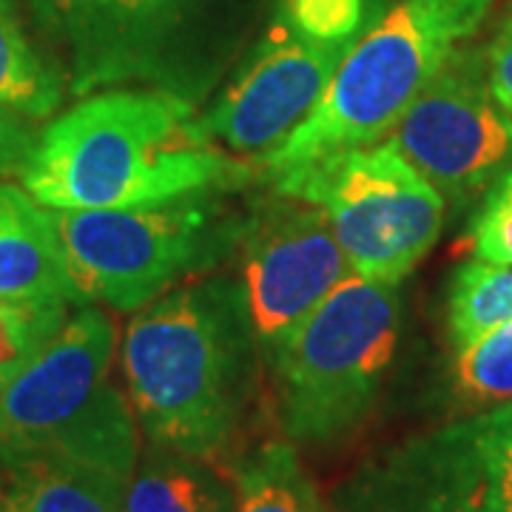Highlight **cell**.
I'll list each match as a JSON object with an SVG mask.
<instances>
[{"mask_svg":"<svg viewBox=\"0 0 512 512\" xmlns=\"http://www.w3.org/2000/svg\"><path fill=\"white\" fill-rule=\"evenodd\" d=\"M251 168L202 131L197 106L160 89H106L37 134L23 188L52 211L143 208L234 191Z\"/></svg>","mask_w":512,"mask_h":512,"instance_id":"cell-1","label":"cell"},{"mask_svg":"<svg viewBox=\"0 0 512 512\" xmlns=\"http://www.w3.org/2000/svg\"><path fill=\"white\" fill-rule=\"evenodd\" d=\"M259 353L234 276L180 285L140 308L123 339V379L148 444L220 461L254 402Z\"/></svg>","mask_w":512,"mask_h":512,"instance_id":"cell-2","label":"cell"},{"mask_svg":"<svg viewBox=\"0 0 512 512\" xmlns=\"http://www.w3.org/2000/svg\"><path fill=\"white\" fill-rule=\"evenodd\" d=\"M282 0H29L74 97L143 83L194 106L242 63Z\"/></svg>","mask_w":512,"mask_h":512,"instance_id":"cell-3","label":"cell"},{"mask_svg":"<svg viewBox=\"0 0 512 512\" xmlns=\"http://www.w3.org/2000/svg\"><path fill=\"white\" fill-rule=\"evenodd\" d=\"M493 6L495 0H396L353 43L302 126L259 168L276 180L336 151L384 140Z\"/></svg>","mask_w":512,"mask_h":512,"instance_id":"cell-4","label":"cell"},{"mask_svg":"<svg viewBox=\"0 0 512 512\" xmlns=\"http://www.w3.org/2000/svg\"><path fill=\"white\" fill-rule=\"evenodd\" d=\"M114 345L109 316L80 305L0 390V461L60 458L128 481L140 458V424L111 382Z\"/></svg>","mask_w":512,"mask_h":512,"instance_id":"cell-5","label":"cell"},{"mask_svg":"<svg viewBox=\"0 0 512 512\" xmlns=\"http://www.w3.org/2000/svg\"><path fill=\"white\" fill-rule=\"evenodd\" d=\"M393 282L348 274L265 356L291 444L345 439L379 402L402 333Z\"/></svg>","mask_w":512,"mask_h":512,"instance_id":"cell-6","label":"cell"},{"mask_svg":"<svg viewBox=\"0 0 512 512\" xmlns=\"http://www.w3.org/2000/svg\"><path fill=\"white\" fill-rule=\"evenodd\" d=\"M231 191H200L143 208L52 211L80 305L140 311L239 251L248 214Z\"/></svg>","mask_w":512,"mask_h":512,"instance_id":"cell-7","label":"cell"},{"mask_svg":"<svg viewBox=\"0 0 512 512\" xmlns=\"http://www.w3.org/2000/svg\"><path fill=\"white\" fill-rule=\"evenodd\" d=\"M325 211L353 274L399 285L436 245L447 202L390 140L345 148L274 180Z\"/></svg>","mask_w":512,"mask_h":512,"instance_id":"cell-8","label":"cell"},{"mask_svg":"<svg viewBox=\"0 0 512 512\" xmlns=\"http://www.w3.org/2000/svg\"><path fill=\"white\" fill-rule=\"evenodd\" d=\"M333 512H512V404L376 450L336 487Z\"/></svg>","mask_w":512,"mask_h":512,"instance_id":"cell-9","label":"cell"},{"mask_svg":"<svg viewBox=\"0 0 512 512\" xmlns=\"http://www.w3.org/2000/svg\"><path fill=\"white\" fill-rule=\"evenodd\" d=\"M433 185L461 205L512 163V114L495 100L487 49L464 43L384 137Z\"/></svg>","mask_w":512,"mask_h":512,"instance_id":"cell-10","label":"cell"},{"mask_svg":"<svg viewBox=\"0 0 512 512\" xmlns=\"http://www.w3.org/2000/svg\"><path fill=\"white\" fill-rule=\"evenodd\" d=\"M239 282L262 356L353 274L322 208L274 191L248 214Z\"/></svg>","mask_w":512,"mask_h":512,"instance_id":"cell-11","label":"cell"},{"mask_svg":"<svg viewBox=\"0 0 512 512\" xmlns=\"http://www.w3.org/2000/svg\"><path fill=\"white\" fill-rule=\"evenodd\" d=\"M348 52V46L299 35L274 15L225 92L200 117L202 131L231 154L262 160L302 126Z\"/></svg>","mask_w":512,"mask_h":512,"instance_id":"cell-12","label":"cell"},{"mask_svg":"<svg viewBox=\"0 0 512 512\" xmlns=\"http://www.w3.org/2000/svg\"><path fill=\"white\" fill-rule=\"evenodd\" d=\"M0 299L80 305L52 211L12 183H0Z\"/></svg>","mask_w":512,"mask_h":512,"instance_id":"cell-13","label":"cell"},{"mask_svg":"<svg viewBox=\"0 0 512 512\" xmlns=\"http://www.w3.org/2000/svg\"><path fill=\"white\" fill-rule=\"evenodd\" d=\"M126 478L60 461H0V512H123Z\"/></svg>","mask_w":512,"mask_h":512,"instance_id":"cell-14","label":"cell"},{"mask_svg":"<svg viewBox=\"0 0 512 512\" xmlns=\"http://www.w3.org/2000/svg\"><path fill=\"white\" fill-rule=\"evenodd\" d=\"M231 478L211 461L148 444L128 476L123 512H234Z\"/></svg>","mask_w":512,"mask_h":512,"instance_id":"cell-15","label":"cell"},{"mask_svg":"<svg viewBox=\"0 0 512 512\" xmlns=\"http://www.w3.org/2000/svg\"><path fill=\"white\" fill-rule=\"evenodd\" d=\"M66 72L43 55L15 0H0V106L43 120L63 103Z\"/></svg>","mask_w":512,"mask_h":512,"instance_id":"cell-16","label":"cell"},{"mask_svg":"<svg viewBox=\"0 0 512 512\" xmlns=\"http://www.w3.org/2000/svg\"><path fill=\"white\" fill-rule=\"evenodd\" d=\"M234 512H333L291 441H265L231 467Z\"/></svg>","mask_w":512,"mask_h":512,"instance_id":"cell-17","label":"cell"},{"mask_svg":"<svg viewBox=\"0 0 512 512\" xmlns=\"http://www.w3.org/2000/svg\"><path fill=\"white\" fill-rule=\"evenodd\" d=\"M512 322V265L473 259L461 265L447 296V336L456 350Z\"/></svg>","mask_w":512,"mask_h":512,"instance_id":"cell-18","label":"cell"},{"mask_svg":"<svg viewBox=\"0 0 512 512\" xmlns=\"http://www.w3.org/2000/svg\"><path fill=\"white\" fill-rule=\"evenodd\" d=\"M447 376V402L458 416L512 404V322L456 350Z\"/></svg>","mask_w":512,"mask_h":512,"instance_id":"cell-19","label":"cell"},{"mask_svg":"<svg viewBox=\"0 0 512 512\" xmlns=\"http://www.w3.org/2000/svg\"><path fill=\"white\" fill-rule=\"evenodd\" d=\"M384 12L379 0H282L276 18L311 40L353 49Z\"/></svg>","mask_w":512,"mask_h":512,"instance_id":"cell-20","label":"cell"},{"mask_svg":"<svg viewBox=\"0 0 512 512\" xmlns=\"http://www.w3.org/2000/svg\"><path fill=\"white\" fill-rule=\"evenodd\" d=\"M69 305H35L0 299V390L57 336Z\"/></svg>","mask_w":512,"mask_h":512,"instance_id":"cell-21","label":"cell"},{"mask_svg":"<svg viewBox=\"0 0 512 512\" xmlns=\"http://www.w3.org/2000/svg\"><path fill=\"white\" fill-rule=\"evenodd\" d=\"M473 254L481 262L512 265V188L507 183L495 185L473 222Z\"/></svg>","mask_w":512,"mask_h":512,"instance_id":"cell-22","label":"cell"},{"mask_svg":"<svg viewBox=\"0 0 512 512\" xmlns=\"http://www.w3.org/2000/svg\"><path fill=\"white\" fill-rule=\"evenodd\" d=\"M35 143L37 131L26 123V117L0 106V180L23 174Z\"/></svg>","mask_w":512,"mask_h":512,"instance_id":"cell-23","label":"cell"},{"mask_svg":"<svg viewBox=\"0 0 512 512\" xmlns=\"http://www.w3.org/2000/svg\"><path fill=\"white\" fill-rule=\"evenodd\" d=\"M484 49H487V69H490L495 100L512 114V3L504 9L493 40Z\"/></svg>","mask_w":512,"mask_h":512,"instance_id":"cell-24","label":"cell"},{"mask_svg":"<svg viewBox=\"0 0 512 512\" xmlns=\"http://www.w3.org/2000/svg\"><path fill=\"white\" fill-rule=\"evenodd\" d=\"M501 183H507L512 188V171H510V174H504V177H501Z\"/></svg>","mask_w":512,"mask_h":512,"instance_id":"cell-25","label":"cell"}]
</instances>
